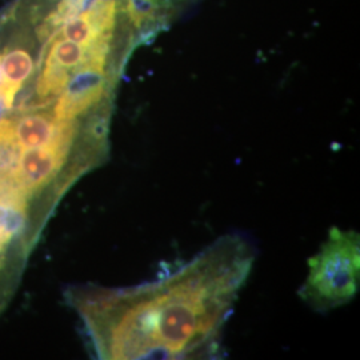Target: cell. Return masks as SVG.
<instances>
[{
	"label": "cell",
	"instance_id": "cell-1",
	"mask_svg": "<svg viewBox=\"0 0 360 360\" xmlns=\"http://www.w3.org/2000/svg\"><path fill=\"white\" fill-rule=\"evenodd\" d=\"M257 260L242 233H227L166 276L127 288L67 291L101 359H215Z\"/></svg>",
	"mask_w": 360,
	"mask_h": 360
},
{
	"label": "cell",
	"instance_id": "cell-2",
	"mask_svg": "<svg viewBox=\"0 0 360 360\" xmlns=\"http://www.w3.org/2000/svg\"><path fill=\"white\" fill-rule=\"evenodd\" d=\"M300 299L315 312L351 303L360 288V238L355 230L331 227L319 251L309 257Z\"/></svg>",
	"mask_w": 360,
	"mask_h": 360
},
{
	"label": "cell",
	"instance_id": "cell-3",
	"mask_svg": "<svg viewBox=\"0 0 360 360\" xmlns=\"http://www.w3.org/2000/svg\"><path fill=\"white\" fill-rule=\"evenodd\" d=\"M0 65L6 82V107L11 110L13 101L34 72V59L25 46H7L0 51Z\"/></svg>",
	"mask_w": 360,
	"mask_h": 360
},
{
	"label": "cell",
	"instance_id": "cell-4",
	"mask_svg": "<svg viewBox=\"0 0 360 360\" xmlns=\"http://www.w3.org/2000/svg\"><path fill=\"white\" fill-rule=\"evenodd\" d=\"M90 0H58L37 28L39 43L43 46L55 37L65 25L82 13Z\"/></svg>",
	"mask_w": 360,
	"mask_h": 360
},
{
	"label": "cell",
	"instance_id": "cell-5",
	"mask_svg": "<svg viewBox=\"0 0 360 360\" xmlns=\"http://www.w3.org/2000/svg\"><path fill=\"white\" fill-rule=\"evenodd\" d=\"M134 1L142 3V4H146V6H150V7H154V8H158V10H162V11H168V8L176 0H134Z\"/></svg>",
	"mask_w": 360,
	"mask_h": 360
}]
</instances>
